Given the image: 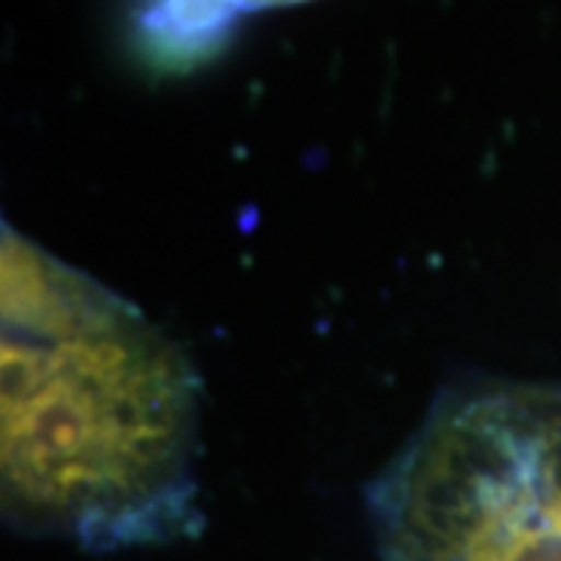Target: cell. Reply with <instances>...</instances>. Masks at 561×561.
Listing matches in <instances>:
<instances>
[{
	"instance_id": "1",
	"label": "cell",
	"mask_w": 561,
	"mask_h": 561,
	"mask_svg": "<svg viewBox=\"0 0 561 561\" xmlns=\"http://www.w3.org/2000/svg\"><path fill=\"white\" fill-rule=\"evenodd\" d=\"M201 381L128 300L3 228V508L94 546L194 522Z\"/></svg>"
},
{
	"instance_id": "2",
	"label": "cell",
	"mask_w": 561,
	"mask_h": 561,
	"mask_svg": "<svg viewBox=\"0 0 561 561\" xmlns=\"http://www.w3.org/2000/svg\"><path fill=\"white\" fill-rule=\"evenodd\" d=\"M181 7V22L191 28H209L213 22H225L228 13H247V10H268V7H290L306 0H169Z\"/></svg>"
}]
</instances>
